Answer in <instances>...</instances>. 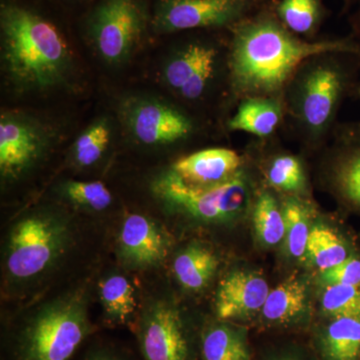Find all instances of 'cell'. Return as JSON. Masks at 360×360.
Returning <instances> with one entry per match:
<instances>
[{"mask_svg": "<svg viewBox=\"0 0 360 360\" xmlns=\"http://www.w3.org/2000/svg\"><path fill=\"white\" fill-rule=\"evenodd\" d=\"M276 2L229 30L231 115L243 99L283 98V90L298 66L314 54L343 51L360 56V46L349 34L307 40L291 32L277 18Z\"/></svg>", "mask_w": 360, "mask_h": 360, "instance_id": "obj_1", "label": "cell"}, {"mask_svg": "<svg viewBox=\"0 0 360 360\" xmlns=\"http://www.w3.org/2000/svg\"><path fill=\"white\" fill-rule=\"evenodd\" d=\"M65 9L49 0H0L1 63L20 94L65 85L73 71Z\"/></svg>", "mask_w": 360, "mask_h": 360, "instance_id": "obj_2", "label": "cell"}, {"mask_svg": "<svg viewBox=\"0 0 360 360\" xmlns=\"http://www.w3.org/2000/svg\"><path fill=\"white\" fill-rule=\"evenodd\" d=\"M359 77V54L326 51L305 59L283 90L281 131L305 150H322L338 124L341 106L354 96Z\"/></svg>", "mask_w": 360, "mask_h": 360, "instance_id": "obj_3", "label": "cell"}, {"mask_svg": "<svg viewBox=\"0 0 360 360\" xmlns=\"http://www.w3.org/2000/svg\"><path fill=\"white\" fill-rule=\"evenodd\" d=\"M160 71L165 89L196 117L219 110L224 125L229 116V32L191 30L174 34Z\"/></svg>", "mask_w": 360, "mask_h": 360, "instance_id": "obj_4", "label": "cell"}, {"mask_svg": "<svg viewBox=\"0 0 360 360\" xmlns=\"http://www.w3.org/2000/svg\"><path fill=\"white\" fill-rule=\"evenodd\" d=\"M91 331L84 292L58 298L22 324L14 338L15 360H70Z\"/></svg>", "mask_w": 360, "mask_h": 360, "instance_id": "obj_5", "label": "cell"}, {"mask_svg": "<svg viewBox=\"0 0 360 360\" xmlns=\"http://www.w3.org/2000/svg\"><path fill=\"white\" fill-rule=\"evenodd\" d=\"M246 158L245 167L236 177L210 188L186 186L169 168L153 181V193L168 208L191 219L210 224L236 221L251 210L258 188Z\"/></svg>", "mask_w": 360, "mask_h": 360, "instance_id": "obj_6", "label": "cell"}, {"mask_svg": "<svg viewBox=\"0 0 360 360\" xmlns=\"http://www.w3.org/2000/svg\"><path fill=\"white\" fill-rule=\"evenodd\" d=\"M151 20L153 0H96L77 18L84 39L111 65L127 61L153 34Z\"/></svg>", "mask_w": 360, "mask_h": 360, "instance_id": "obj_7", "label": "cell"}, {"mask_svg": "<svg viewBox=\"0 0 360 360\" xmlns=\"http://www.w3.org/2000/svg\"><path fill=\"white\" fill-rule=\"evenodd\" d=\"M70 229L51 213L23 217L9 234L6 255L7 274L13 281H32L47 271L65 253Z\"/></svg>", "mask_w": 360, "mask_h": 360, "instance_id": "obj_8", "label": "cell"}, {"mask_svg": "<svg viewBox=\"0 0 360 360\" xmlns=\"http://www.w3.org/2000/svg\"><path fill=\"white\" fill-rule=\"evenodd\" d=\"M277 0H153L151 32L169 37L191 30H226Z\"/></svg>", "mask_w": 360, "mask_h": 360, "instance_id": "obj_9", "label": "cell"}, {"mask_svg": "<svg viewBox=\"0 0 360 360\" xmlns=\"http://www.w3.org/2000/svg\"><path fill=\"white\" fill-rule=\"evenodd\" d=\"M123 120L132 137L146 146H177L200 136L206 125L179 103L153 97H134L122 108Z\"/></svg>", "mask_w": 360, "mask_h": 360, "instance_id": "obj_10", "label": "cell"}, {"mask_svg": "<svg viewBox=\"0 0 360 360\" xmlns=\"http://www.w3.org/2000/svg\"><path fill=\"white\" fill-rule=\"evenodd\" d=\"M51 132L39 120L18 111L0 118V172L4 179H18L37 165L51 143Z\"/></svg>", "mask_w": 360, "mask_h": 360, "instance_id": "obj_11", "label": "cell"}, {"mask_svg": "<svg viewBox=\"0 0 360 360\" xmlns=\"http://www.w3.org/2000/svg\"><path fill=\"white\" fill-rule=\"evenodd\" d=\"M137 338L144 360H191V342L175 307L156 302L142 314Z\"/></svg>", "mask_w": 360, "mask_h": 360, "instance_id": "obj_12", "label": "cell"}, {"mask_svg": "<svg viewBox=\"0 0 360 360\" xmlns=\"http://www.w3.org/2000/svg\"><path fill=\"white\" fill-rule=\"evenodd\" d=\"M328 151L326 176L331 191L360 210V129L354 122H338Z\"/></svg>", "mask_w": 360, "mask_h": 360, "instance_id": "obj_13", "label": "cell"}, {"mask_svg": "<svg viewBox=\"0 0 360 360\" xmlns=\"http://www.w3.org/2000/svg\"><path fill=\"white\" fill-rule=\"evenodd\" d=\"M246 162V155H240L233 149L210 148L179 158L170 168L186 186L210 188L236 177Z\"/></svg>", "mask_w": 360, "mask_h": 360, "instance_id": "obj_14", "label": "cell"}, {"mask_svg": "<svg viewBox=\"0 0 360 360\" xmlns=\"http://www.w3.org/2000/svg\"><path fill=\"white\" fill-rule=\"evenodd\" d=\"M118 248L125 264L136 269H146L165 260L169 250V240L153 220L131 213L120 227Z\"/></svg>", "mask_w": 360, "mask_h": 360, "instance_id": "obj_15", "label": "cell"}, {"mask_svg": "<svg viewBox=\"0 0 360 360\" xmlns=\"http://www.w3.org/2000/svg\"><path fill=\"white\" fill-rule=\"evenodd\" d=\"M264 277L255 272L236 270L219 283L215 300L217 317L221 321L245 319L264 307L269 295Z\"/></svg>", "mask_w": 360, "mask_h": 360, "instance_id": "obj_16", "label": "cell"}, {"mask_svg": "<svg viewBox=\"0 0 360 360\" xmlns=\"http://www.w3.org/2000/svg\"><path fill=\"white\" fill-rule=\"evenodd\" d=\"M257 141L265 153L259 162L264 186L281 195L309 198V175L302 156L278 148V135L267 139L270 153L264 139Z\"/></svg>", "mask_w": 360, "mask_h": 360, "instance_id": "obj_17", "label": "cell"}, {"mask_svg": "<svg viewBox=\"0 0 360 360\" xmlns=\"http://www.w3.org/2000/svg\"><path fill=\"white\" fill-rule=\"evenodd\" d=\"M283 123V98L250 97L239 101L224 129L226 134L241 131L257 139H267L278 135Z\"/></svg>", "mask_w": 360, "mask_h": 360, "instance_id": "obj_18", "label": "cell"}, {"mask_svg": "<svg viewBox=\"0 0 360 360\" xmlns=\"http://www.w3.org/2000/svg\"><path fill=\"white\" fill-rule=\"evenodd\" d=\"M276 13L291 32L307 40H316L331 11L323 0H277Z\"/></svg>", "mask_w": 360, "mask_h": 360, "instance_id": "obj_19", "label": "cell"}, {"mask_svg": "<svg viewBox=\"0 0 360 360\" xmlns=\"http://www.w3.org/2000/svg\"><path fill=\"white\" fill-rule=\"evenodd\" d=\"M219 259L205 246L193 243L175 257L174 272L182 288L200 291L212 281L219 267Z\"/></svg>", "mask_w": 360, "mask_h": 360, "instance_id": "obj_20", "label": "cell"}, {"mask_svg": "<svg viewBox=\"0 0 360 360\" xmlns=\"http://www.w3.org/2000/svg\"><path fill=\"white\" fill-rule=\"evenodd\" d=\"M307 305V286L292 277L269 291L262 309V316L270 323H290L304 314Z\"/></svg>", "mask_w": 360, "mask_h": 360, "instance_id": "obj_21", "label": "cell"}, {"mask_svg": "<svg viewBox=\"0 0 360 360\" xmlns=\"http://www.w3.org/2000/svg\"><path fill=\"white\" fill-rule=\"evenodd\" d=\"M252 222L255 234L262 245H278L285 238V222L277 193L266 186L258 187L253 200Z\"/></svg>", "mask_w": 360, "mask_h": 360, "instance_id": "obj_22", "label": "cell"}, {"mask_svg": "<svg viewBox=\"0 0 360 360\" xmlns=\"http://www.w3.org/2000/svg\"><path fill=\"white\" fill-rule=\"evenodd\" d=\"M281 210L285 222L286 250L291 257L302 258L307 253V241L312 227L314 207L309 198L281 195Z\"/></svg>", "mask_w": 360, "mask_h": 360, "instance_id": "obj_23", "label": "cell"}, {"mask_svg": "<svg viewBox=\"0 0 360 360\" xmlns=\"http://www.w3.org/2000/svg\"><path fill=\"white\" fill-rule=\"evenodd\" d=\"M203 360H250L245 333L229 324L208 326L201 336Z\"/></svg>", "mask_w": 360, "mask_h": 360, "instance_id": "obj_24", "label": "cell"}, {"mask_svg": "<svg viewBox=\"0 0 360 360\" xmlns=\"http://www.w3.org/2000/svg\"><path fill=\"white\" fill-rule=\"evenodd\" d=\"M321 348L326 360H360V319H335L322 333Z\"/></svg>", "mask_w": 360, "mask_h": 360, "instance_id": "obj_25", "label": "cell"}, {"mask_svg": "<svg viewBox=\"0 0 360 360\" xmlns=\"http://www.w3.org/2000/svg\"><path fill=\"white\" fill-rule=\"evenodd\" d=\"M101 300L106 316L115 323H127L136 310L134 288L120 274L108 276L101 283Z\"/></svg>", "mask_w": 360, "mask_h": 360, "instance_id": "obj_26", "label": "cell"}, {"mask_svg": "<svg viewBox=\"0 0 360 360\" xmlns=\"http://www.w3.org/2000/svg\"><path fill=\"white\" fill-rule=\"evenodd\" d=\"M305 257H309L310 262L321 272L333 269L349 257L347 246L340 236L324 225L312 227Z\"/></svg>", "mask_w": 360, "mask_h": 360, "instance_id": "obj_27", "label": "cell"}, {"mask_svg": "<svg viewBox=\"0 0 360 360\" xmlns=\"http://www.w3.org/2000/svg\"><path fill=\"white\" fill-rule=\"evenodd\" d=\"M111 139L108 120H98L77 137L73 144L72 160L80 167H89L103 158Z\"/></svg>", "mask_w": 360, "mask_h": 360, "instance_id": "obj_28", "label": "cell"}, {"mask_svg": "<svg viewBox=\"0 0 360 360\" xmlns=\"http://www.w3.org/2000/svg\"><path fill=\"white\" fill-rule=\"evenodd\" d=\"M321 309L333 319H360V285L328 284L322 293Z\"/></svg>", "mask_w": 360, "mask_h": 360, "instance_id": "obj_29", "label": "cell"}, {"mask_svg": "<svg viewBox=\"0 0 360 360\" xmlns=\"http://www.w3.org/2000/svg\"><path fill=\"white\" fill-rule=\"evenodd\" d=\"M66 198L87 210L103 212L112 203L110 189L101 181H68L63 187Z\"/></svg>", "mask_w": 360, "mask_h": 360, "instance_id": "obj_30", "label": "cell"}, {"mask_svg": "<svg viewBox=\"0 0 360 360\" xmlns=\"http://www.w3.org/2000/svg\"><path fill=\"white\" fill-rule=\"evenodd\" d=\"M322 283L328 284H348L360 285V259L349 257L333 269L321 272Z\"/></svg>", "mask_w": 360, "mask_h": 360, "instance_id": "obj_31", "label": "cell"}, {"mask_svg": "<svg viewBox=\"0 0 360 360\" xmlns=\"http://www.w3.org/2000/svg\"><path fill=\"white\" fill-rule=\"evenodd\" d=\"M355 8L348 14V25H349V35L360 46V0L355 4Z\"/></svg>", "mask_w": 360, "mask_h": 360, "instance_id": "obj_32", "label": "cell"}, {"mask_svg": "<svg viewBox=\"0 0 360 360\" xmlns=\"http://www.w3.org/2000/svg\"><path fill=\"white\" fill-rule=\"evenodd\" d=\"M49 1L53 2L54 4L65 9L68 13L77 8L82 9L80 13H82L96 0H49Z\"/></svg>", "mask_w": 360, "mask_h": 360, "instance_id": "obj_33", "label": "cell"}, {"mask_svg": "<svg viewBox=\"0 0 360 360\" xmlns=\"http://www.w3.org/2000/svg\"><path fill=\"white\" fill-rule=\"evenodd\" d=\"M84 360H125L120 354L108 348L92 350Z\"/></svg>", "mask_w": 360, "mask_h": 360, "instance_id": "obj_34", "label": "cell"}, {"mask_svg": "<svg viewBox=\"0 0 360 360\" xmlns=\"http://www.w3.org/2000/svg\"><path fill=\"white\" fill-rule=\"evenodd\" d=\"M359 0H342V7H341L340 15H347L354 8L355 4Z\"/></svg>", "mask_w": 360, "mask_h": 360, "instance_id": "obj_35", "label": "cell"}, {"mask_svg": "<svg viewBox=\"0 0 360 360\" xmlns=\"http://www.w3.org/2000/svg\"><path fill=\"white\" fill-rule=\"evenodd\" d=\"M271 360H300L296 359L295 356H291V355H283V356L276 357V359Z\"/></svg>", "mask_w": 360, "mask_h": 360, "instance_id": "obj_36", "label": "cell"}, {"mask_svg": "<svg viewBox=\"0 0 360 360\" xmlns=\"http://www.w3.org/2000/svg\"><path fill=\"white\" fill-rule=\"evenodd\" d=\"M354 96L356 97V98L360 99V84L359 87H357L356 91H355Z\"/></svg>", "mask_w": 360, "mask_h": 360, "instance_id": "obj_37", "label": "cell"}, {"mask_svg": "<svg viewBox=\"0 0 360 360\" xmlns=\"http://www.w3.org/2000/svg\"><path fill=\"white\" fill-rule=\"evenodd\" d=\"M355 122V124H356L357 127H359L360 129V120H357V122Z\"/></svg>", "mask_w": 360, "mask_h": 360, "instance_id": "obj_38", "label": "cell"}]
</instances>
